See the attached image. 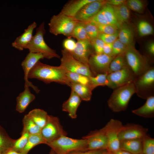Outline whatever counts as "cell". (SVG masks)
Returning a JSON list of instances; mask_svg holds the SVG:
<instances>
[{"instance_id": "43", "label": "cell", "mask_w": 154, "mask_h": 154, "mask_svg": "<svg viewBox=\"0 0 154 154\" xmlns=\"http://www.w3.org/2000/svg\"><path fill=\"white\" fill-rule=\"evenodd\" d=\"M118 31L112 34L100 33L98 38L102 40L105 43H113L118 37Z\"/></svg>"}, {"instance_id": "17", "label": "cell", "mask_w": 154, "mask_h": 154, "mask_svg": "<svg viewBox=\"0 0 154 154\" xmlns=\"http://www.w3.org/2000/svg\"><path fill=\"white\" fill-rule=\"evenodd\" d=\"M148 129L136 124L128 123L123 125L119 135L121 140L142 138L147 135Z\"/></svg>"}, {"instance_id": "38", "label": "cell", "mask_w": 154, "mask_h": 154, "mask_svg": "<svg viewBox=\"0 0 154 154\" xmlns=\"http://www.w3.org/2000/svg\"><path fill=\"white\" fill-rule=\"evenodd\" d=\"M137 29L139 35L141 36L150 35L153 33L152 26L146 21H139L137 25Z\"/></svg>"}, {"instance_id": "12", "label": "cell", "mask_w": 154, "mask_h": 154, "mask_svg": "<svg viewBox=\"0 0 154 154\" xmlns=\"http://www.w3.org/2000/svg\"><path fill=\"white\" fill-rule=\"evenodd\" d=\"M135 77L130 68L125 67L107 75L109 88L114 89L133 82Z\"/></svg>"}, {"instance_id": "55", "label": "cell", "mask_w": 154, "mask_h": 154, "mask_svg": "<svg viewBox=\"0 0 154 154\" xmlns=\"http://www.w3.org/2000/svg\"><path fill=\"white\" fill-rule=\"evenodd\" d=\"M0 154H2V153L0 152Z\"/></svg>"}, {"instance_id": "20", "label": "cell", "mask_w": 154, "mask_h": 154, "mask_svg": "<svg viewBox=\"0 0 154 154\" xmlns=\"http://www.w3.org/2000/svg\"><path fill=\"white\" fill-rule=\"evenodd\" d=\"M81 100L79 96L74 91L71 90L69 98L65 101L62 104V111L68 112L71 118H76L77 116V110Z\"/></svg>"}, {"instance_id": "40", "label": "cell", "mask_w": 154, "mask_h": 154, "mask_svg": "<svg viewBox=\"0 0 154 154\" xmlns=\"http://www.w3.org/2000/svg\"><path fill=\"white\" fill-rule=\"evenodd\" d=\"M94 25L97 27L99 33L106 34H114L118 31V29L119 28L116 25L112 24Z\"/></svg>"}, {"instance_id": "42", "label": "cell", "mask_w": 154, "mask_h": 154, "mask_svg": "<svg viewBox=\"0 0 154 154\" xmlns=\"http://www.w3.org/2000/svg\"><path fill=\"white\" fill-rule=\"evenodd\" d=\"M126 4L129 9L136 12H141L143 9V3L139 0H128Z\"/></svg>"}, {"instance_id": "49", "label": "cell", "mask_w": 154, "mask_h": 154, "mask_svg": "<svg viewBox=\"0 0 154 154\" xmlns=\"http://www.w3.org/2000/svg\"><path fill=\"white\" fill-rule=\"evenodd\" d=\"M147 50L148 53L152 56L154 55V43L152 42L148 45L147 47Z\"/></svg>"}, {"instance_id": "23", "label": "cell", "mask_w": 154, "mask_h": 154, "mask_svg": "<svg viewBox=\"0 0 154 154\" xmlns=\"http://www.w3.org/2000/svg\"><path fill=\"white\" fill-rule=\"evenodd\" d=\"M142 138L121 140L120 149L132 154H138L142 153Z\"/></svg>"}, {"instance_id": "24", "label": "cell", "mask_w": 154, "mask_h": 154, "mask_svg": "<svg viewBox=\"0 0 154 154\" xmlns=\"http://www.w3.org/2000/svg\"><path fill=\"white\" fill-rule=\"evenodd\" d=\"M145 103L140 108L132 110V112L137 116L145 118H151L154 117V96L146 99Z\"/></svg>"}, {"instance_id": "51", "label": "cell", "mask_w": 154, "mask_h": 154, "mask_svg": "<svg viewBox=\"0 0 154 154\" xmlns=\"http://www.w3.org/2000/svg\"><path fill=\"white\" fill-rule=\"evenodd\" d=\"M112 153L113 154H132L127 151L121 149Z\"/></svg>"}, {"instance_id": "2", "label": "cell", "mask_w": 154, "mask_h": 154, "mask_svg": "<svg viewBox=\"0 0 154 154\" xmlns=\"http://www.w3.org/2000/svg\"><path fill=\"white\" fill-rule=\"evenodd\" d=\"M135 93L133 81L114 89L107 101L109 108L115 112L125 110L131 96Z\"/></svg>"}, {"instance_id": "16", "label": "cell", "mask_w": 154, "mask_h": 154, "mask_svg": "<svg viewBox=\"0 0 154 154\" xmlns=\"http://www.w3.org/2000/svg\"><path fill=\"white\" fill-rule=\"evenodd\" d=\"M106 3L104 0H94L84 5L74 18L79 22H86L95 15Z\"/></svg>"}, {"instance_id": "52", "label": "cell", "mask_w": 154, "mask_h": 154, "mask_svg": "<svg viewBox=\"0 0 154 154\" xmlns=\"http://www.w3.org/2000/svg\"><path fill=\"white\" fill-rule=\"evenodd\" d=\"M49 154H57L54 151H53L52 149L50 150Z\"/></svg>"}, {"instance_id": "33", "label": "cell", "mask_w": 154, "mask_h": 154, "mask_svg": "<svg viewBox=\"0 0 154 154\" xmlns=\"http://www.w3.org/2000/svg\"><path fill=\"white\" fill-rule=\"evenodd\" d=\"M72 37L77 41L89 39L84 22H79L76 24L71 34V38Z\"/></svg>"}, {"instance_id": "5", "label": "cell", "mask_w": 154, "mask_h": 154, "mask_svg": "<svg viewBox=\"0 0 154 154\" xmlns=\"http://www.w3.org/2000/svg\"><path fill=\"white\" fill-rule=\"evenodd\" d=\"M79 21L74 17H69L61 12L51 17L48 25L49 32L57 36L62 34L71 38L73 31Z\"/></svg>"}, {"instance_id": "32", "label": "cell", "mask_w": 154, "mask_h": 154, "mask_svg": "<svg viewBox=\"0 0 154 154\" xmlns=\"http://www.w3.org/2000/svg\"><path fill=\"white\" fill-rule=\"evenodd\" d=\"M15 140L11 138L4 128L0 125V152L2 153L11 148Z\"/></svg>"}, {"instance_id": "7", "label": "cell", "mask_w": 154, "mask_h": 154, "mask_svg": "<svg viewBox=\"0 0 154 154\" xmlns=\"http://www.w3.org/2000/svg\"><path fill=\"white\" fill-rule=\"evenodd\" d=\"M125 54L128 66L135 78L142 75L152 67L149 66L143 56L130 46L127 47Z\"/></svg>"}, {"instance_id": "27", "label": "cell", "mask_w": 154, "mask_h": 154, "mask_svg": "<svg viewBox=\"0 0 154 154\" xmlns=\"http://www.w3.org/2000/svg\"><path fill=\"white\" fill-rule=\"evenodd\" d=\"M127 67L128 66L124 52L116 56L112 61L109 65L108 74Z\"/></svg>"}, {"instance_id": "30", "label": "cell", "mask_w": 154, "mask_h": 154, "mask_svg": "<svg viewBox=\"0 0 154 154\" xmlns=\"http://www.w3.org/2000/svg\"><path fill=\"white\" fill-rule=\"evenodd\" d=\"M120 29L118 31V39L126 46H130L133 38L132 30L129 27L125 25H121Z\"/></svg>"}, {"instance_id": "41", "label": "cell", "mask_w": 154, "mask_h": 154, "mask_svg": "<svg viewBox=\"0 0 154 154\" xmlns=\"http://www.w3.org/2000/svg\"><path fill=\"white\" fill-rule=\"evenodd\" d=\"M127 47L117 38L113 43L112 50L111 56L115 57L125 52Z\"/></svg>"}, {"instance_id": "47", "label": "cell", "mask_w": 154, "mask_h": 154, "mask_svg": "<svg viewBox=\"0 0 154 154\" xmlns=\"http://www.w3.org/2000/svg\"><path fill=\"white\" fill-rule=\"evenodd\" d=\"M113 43H105L103 50V53L111 55L112 50Z\"/></svg>"}, {"instance_id": "48", "label": "cell", "mask_w": 154, "mask_h": 154, "mask_svg": "<svg viewBox=\"0 0 154 154\" xmlns=\"http://www.w3.org/2000/svg\"><path fill=\"white\" fill-rule=\"evenodd\" d=\"M125 0H110L106 1V4L113 6H117L124 3Z\"/></svg>"}, {"instance_id": "35", "label": "cell", "mask_w": 154, "mask_h": 154, "mask_svg": "<svg viewBox=\"0 0 154 154\" xmlns=\"http://www.w3.org/2000/svg\"><path fill=\"white\" fill-rule=\"evenodd\" d=\"M107 74H100L94 76L89 77V86L93 90L99 86H107L108 81Z\"/></svg>"}, {"instance_id": "11", "label": "cell", "mask_w": 154, "mask_h": 154, "mask_svg": "<svg viewBox=\"0 0 154 154\" xmlns=\"http://www.w3.org/2000/svg\"><path fill=\"white\" fill-rule=\"evenodd\" d=\"M114 57L104 53L92 54L89 58L88 64L93 76L108 74L110 64Z\"/></svg>"}, {"instance_id": "37", "label": "cell", "mask_w": 154, "mask_h": 154, "mask_svg": "<svg viewBox=\"0 0 154 154\" xmlns=\"http://www.w3.org/2000/svg\"><path fill=\"white\" fill-rule=\"evenodd\" d=\"M142 153L154 154V139L146 135L143 138Z\"/></svg>"}, {"instance_id": "6", "label": "cell", "mask_w": 154, "mask_h": 154, "mask_svg": "<svg viewBox=\"0 0 154 154\" xmlns=\"http://www.w3.org/2000/svg\"><path fill=\"white\" fill-rule=\"evenodd\" d=\"M137 95L146 99L154 95V68L152 66L133 81Z\"/></svg>"}, {"instance_id": "18", "label": "cell", "mask_w": 154, "mask_h": 154, "mask_svg": "<svg viewBox=\"0 0 154 154\" xmlns=\"http://www.w3.org/2000/svg\"><path fill=\"white\" fill-rule=\"evenodd\" d=\"M91 45V42L89 39L78 40L71 53L76 59L88 66L89 58L92 54L90 49Z\"/></svg>"}, {"instance_id": "56", "label": "cell", "mask_w": 154, "mask_h": 154, "mask_svg": "<svg viewBox=\"0 0 154 154\" xmlns=\"http://www.w3.org/2000/svg\"><path fill=\"white\" fill-rule=\"evenodd\" d=\"M107 152H108V151H107ZM107 153H106V154H107Z\"/></svg>"}, {"instance_id": "31", "label": "cell", "mask_w": 154, "mask_h": 154, "mask_svg": "<svg viewBox=\"0 0 154 154\" xmlns=\"http://www.w3.org/2000/svg\"><path fill=\"white\" fill-rule=\"evenodd\" d=\"M46 143L41 134L30 135L27 143L21 153L23 154H28L29 151L35 146Z\"/></svg>"}, {"instance_id": "46", "label": "cell", "mask_w": 154, "mask_h": 154, "mask_svg": "<svg viewBox=\"0 0 154 154\" xmlns=\"http://www.w3.org/2000/svg\"><path fill=\"white\" fill-rule=\"evenodd\" d=\"M108 151L107 149L90 150L79 152L72 154H106Z\"/></svg>"}, {"instance_id": "22", "label": "cell", "mask_w": 154, "mask_h": 154, "mask_svg": "<svg viewBox=\"0 0 154 154\" xmlns=\"http://www.w3.org/2000/svg\"><path fill=\"white\" fill-rule=\"evenodd\" d=\"M94 0H72L68 2L63 6L61 13L74 17L77 12L85 5Z\"/></svg>"}, {"instance_id": "19", "label": "cell", "mask_w": 154, "mask_h": 154, "mask_svg": "<svg viewBox=\"0 0 154 154\" xmlns=\"http://www.w3.org/2000/svg\"><path fill=\"white\" fill-rule=\"evenodd\" d=\"M36 26L37 23L35 22L30 24L27 28L25 30L24 32L17 37L12 43V46L19 50L25 49L32 38L33 30Z\"/></svg>"}, {"instance_id": "9", "label": "cell", "mask_w": 154, "mask_h": 154, "mask_svg": "<svg viewBox=\"0 0 154 154\" xmlns=\"http://www.w3.org/2000/svg\"><path fill=\"white\" fill-rule=\"evenodd\" d=\"M60 66L66 71L79 73L88 77L93 76L89 66L76 59L65 49L61 50Z\"/></svg>"}, {"instance_id": "13", "label": "cell", "mask_w": 154, "mask_h": 154, "mask_svg": "<svg viewBox=\"0 0 154 154\" xmlns=\"http://www.w3.org/2000/svg\"><path fill=\"white\" fill-rule=\"evenodd\" d=\"M86 22L94 25H114L119 28L121 26L116 17L112 6L106 3L95 15Z\"/></svg>"}, {"instance_id": "34", "label": "cell", "mask_w": 154, "mask_h": 154, "mask_svg": "<svg viewBox=\"0 0 154 154\" xmlns=\"http://www.w3.org/2000/svg\"><path fill=\"white\" fill-rule=\"evenodd\" d=\"M66 75L70 84L76 83L89 86V79L88 76L69 71H66Z\"/></svg>"}, {"instance_id": "14", "label": "cell", "mask_w": 154, "mask_h": 154, "mask_svg": "<svg viewBox=\"0 0 154 154\" xmlns=\"http://www.w3.org/2000/svg\"><path fill=\"white\" fill-rule=\"evenodd\" d=\"M83 138L87 140L88 150H108V140L102 129L93 131Z\"/></svg>"}, {"instance_id": "1", "label": "cell", "mask_w": 154, "mask_h": 154, "mask_svg": "<svg viewBox=\"0 0 154 154\" xmlns=\"http://www.w3.org/2000/svg\"><path fill=\"white\" fill-rule=\"evenodd\" d=\"M66 71L61 67L52 66L38 61L29 73V78H34L48 84L54 82L70 86Z\"/></svg>"}, {"instance_id": "39", "label": "cell", "mask_w": 154, "mask_h": 154, "mask_svg": "<svg viewBox=\"0 0 154 154\" xmlns=\"http://www.w3.org/2000/svg\"><path fill=\"white\" fill-rule=\"evenodd\" d=\"M84 22L87 34L90 42L97 38L100 33L96 26L88 22Z\"/></svg>"}, {"instance_id": "4", "label": "cell", "mask_w": 154, "mask_h": 154, "mask_svg": "<svg viewBox=\"0 0 154 154\" xmlns=\"http://www.w3.org/2000/svg\"><path fill=\"white\" fill-rule=\"evenodd\" d=\"M44 23H42L37 29L35 34L26 47L29 52L42 54L44 58L50 59L53 58H60V56L55 50L49 47L45 42L44 36L45 33Z\"/></svg>"}, {"instance_id": "10", "label": "cell", "mask_w": 154, "mask_h": 154, "mask_svg": "<svg viewBox=\"0 0 154 154\" xmlns=\"http://www.w3.org/2000/svg\"><path fill=\"white\" fill-rule=\"evenodd\" d=\"M123 126L120 121L112 118L102 128L107 138L108 151L113 152L120 150L119 135Z\"/></svg>"}, {"instance_id": "53", "label": "cell", "mask_w": 154, "mask_h": 154, "mask_svg": "<svg viewBox=\"0 0 154 154\" xmlns=\"http://www.w3.org/2000/svg\"><path fill=\"white\" fill-rule=\"evenodd\" d=\"M107 154H113V153L112 152L108 151Z\"/></svg>"}, {"instance_id": "29", "label": "cell", "mask_w": 154, "mask_h": 154, "mask_svg": "<svg viewBox=\"0 0 154 154\" xmlns=\"http://www.w3.org/2000/svg\"><path fill=\"white\" fill-rule=\"evenodd\" d=\"M22 121L23 128L22 132H27L30 135L40 133L41 129L36 124L28 114L24 116Z\"/></svg>"}, {"instance_id": "8", "label": "cell", "mask_w": 154, "mask_h": 154, "mask_svg": "<svg viewBox=\"0 0 154 154\" xmlns=\"http://www.w3.org/2000/svg\"><path fill=\"white\" fill-rule=\"evenodd\" d=\"M40 134L46 144L67 134L58 117L50 115H48L46 124L41 129Z\"/></svg>"}, {"instance_id": "25", "label": "cell", "mask_w": 154, "mask_h": 154, "mask_svg": "<svg viewBox=\"0 0 154 154\" xmlns=\"http://www.w3.org/2000/svg\"><path fill=\"white\" fill-rule=\"evenodd\" d=\"M82 100L89 101L91 99L93 90L89 86L76 83H71L70 86Z\"/></svg>"}, {"instance_id": "28", "label": "cell", "mask_w": 154, "mask_h": 154, "mask_svg": "<svg viewBox=\"0 0 154 154\" xmlns=\"http://www.w3.org/2000/svg\"><path fill=\"white\" fill-rule=\"evenodd\" d=\"M112 6L116 17L120 25L128 21L129 18L130 11L126 4Z\"/></svg>"}, {"instance_id": "54", "label": "cell", "mask_w": 154, "mask_h": 154, "mask_svg": "<svg viewBox=\"0 0 154 154\" xmlns=\"http://www.w3.org/2000/svg\"><path fill=\"white\" fill-rule=\"evenodd\" d=\"M145 154L142 153H140L139 154Z\"/></svg>"}, {"instance_id": "50", "label": "cell", "mask_w": 154, "mask_h": 154, "mask_svg": "<svg viewBox=\"0 0 154 154\" xmlns=\"http://www.w3.org/2000/svg\"><path fill=\"white\" fill-rule=\"evenodd\" d=\"M2 154H23L21 152H17L11 148L9 149L2 153Z\"/></svg>"}, {"instance_id": "21", "label": "cell", "mask_w": 154, "mask_h": 154, "mask_svg": "<svg viewBox=\"0 0 154 154\" xmlns=\"http://www.w3.org/2000/svg\"><path fill=\"white\" fill-rule=\"evenodd\" d=\"M24 90L16 98V110L20 113L24 112L29 104L35 98V95L30 92L29 87L25 86Z\"/></svg>"}, {"instance_id": "36", "label": "cell", "mask_w": 154, "mask_h": 154, "mask_svg": "<svg viewBox=\"0 0 154 154\" xmlns=\"http://www.w3.org/2000/svg\"><path fill=\"white\" fill-rule=\"evenodd\" d=\"M30 135L27 132L22 131L21 137L15 139L11 148L17 152H21L25 147Z\"/></svg>"}, {"instance_id": "45", "label": "cell", "mask_w": 154, "mask_h": 154, "mask_svg": "<svg viewBox=\"0 0 154 154\" xmlns=\"http://www.w3.org/2000/svg\"><path fill=\"white\" fill-rule=\"evenodd\" d=\"M76 42L71 38L65 39L63 42V45L64 48L71 53L74 50L76 46Z\"/></svg>"}, {"instance_id": "26", "label": "cell", "mask_w": 154, "mask_h": 154, "mask_svg": "<svg viewBox=\"0 0 154 154\" xmlns=\"http://www.w3.org/2000/svg\"><path fill=\"white\" fill-rule=\"evenodd\" d=\"M28 115L41 129L46 124L49 115L47 113L43 110L37 108L31 111Z\"/></svg>"}, {"instance_id": "44", "label": "cell", "mask_w": 154, "mask_h": 154, "mask_svg": "<svg viewBox=\"0 0 154 154\" xmlns=\"http://www.w3.org/2000/svg\"><path fill=\"white\" fill-rule=\"evenodd\" d=\"M91 42L94 47L95 53H103V48L105 43L103 41L97 38Z\"/></svg>"}, {"instance_id": "15", "label": "cell", "mask_w": 154, "mask_h": 154, "mask_svg": "<svg viewBox=\"0 0 154 154\" xmlns=\"http://www.w3.org/2000/svg\"><path fill=\"white\" fill-rule=\"evenodd\" d=\"M44 58L43 55L41 53L29 52L21 64L24 73L25 86L31 87L37 93H38L40 90L37 87L29 81L28 76L30 71L35 64L40 59Z\"/></svg>"}, {"instance_id": "3", "label": "cell", "mask_w": 154, "mask_h": 154, "mask_svg": "<svg viewBox=\"0 0 154 154\" xmlns=\"http://www.w3.org/2000/svg\"><path fill=\"white\" fill-rule=\"evenodd\" d=\"M57 154H72L88 151L86 139H73L64 136L46 144Z\"/></svg>"}]
</instances>
